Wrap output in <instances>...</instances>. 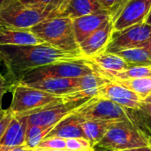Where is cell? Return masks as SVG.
I'll return each mask as SVG.
<instances>
[{"label": "cell", "instance_id": "25", "mask_svg": "<svg viewBox=\"0 0 151 151\" xmlns=\"http://www.w3.org/2000/svg\"><path fill=\"white\" fill-rule=\"evenodd\" d=\"M55 127V126L51 127H39L34 125H28L27 133H26V148L32 150L36 148L50 133V131Z\"/></svg>", "mask_w": 151, "mask_h": 151}, {"label": "cell", "instance_id": "13", "mask_svg": "<svg viewBox=\"0 0 151 151\" xmlns=\"http://www.w3.org/2000/svg\"><path fill=\"white\" fill-rule=\"evenodd\" d=\"M112 35V22H108L104 27L91 34L80 44V50L84 58H93L105 51Z\"/></svg>", "mask_w": 151, "mask_h": 151}, {"label": "cell", "instance_id": "2", "mask_svg": "<svg viewBox=\"0 0 151 151\" xmlns=\"http://www.w3.org/2000/svg\"><path fill=\"white\" fill-rule=\"evenodd\" d=\"M31 31L44 43L63 51L82 56L75 38L73 19L69 18L55 17L47 19L33 27Z\"/></svg>", "mask_w": 151, "mask_h": 151}, {"label": "cell", "instance_id": "6", "mask_svg": "<svg viewBox=\"0 0 151 151\" xmlns=\"http://www.w3.org/2000/svg\"><path fill=\"white\" fill-rule=\"evenodd\" d=\"M95 73L87 59L65 61L36 68L24 75L19 83H28L48 78H81Z\"/></svg>", "mask_w": 151, "mask_h": 151}, {"label": "cell", "instance_id": "31", "mask_svg": "<svg viewBox=\"0 0 151 151\" xmlns=\"http://www.w3.org/2000/svg\"><path fill=\"white\" fill-rule=\"evenodd\" d=\"M105 11H110L118 2V0H97Z\"/></svg>", "mask_w": 151, "mask_h": 151}, {"label": "cell", "instance_id": "26", "mask_svg": "<svg viewBox=\"0 0 151 151\" xmlns=\"http://www.w3.org/2000/svg\"><path fill=\"white\" fill-rule=\"evenodd\" d=\"M66 150L70 151H93V146L85 138H71L65 140Z\"/></svg>", "mask_w": 151, "mask_h": 151}, {"label": "cell", "instance_id": "19", "mask_svg": "<svg viewBox=\"0 0 151 151\" xmlns=\"http://www.w3.org/2000/svg\"><path fill=\"white\" fill-rule=\"evenodd\" d=\"M108 12L99 4L97 0H71L66 9L60 17L74 19L82 16Z\"/></svg>", "mask_w": 151, "mask_h": 151}, {"label": "cell", "instance_id": "40", "mask_svg": "<svg viewBox=\"0 0 151 151\" xmlns=\"http://www.w3.org/2000/svg\"><path fill=\"white\" fill-rule=\"evenodd\" d=\"M5 1H6V0H0V7H1L4 3H5Z\"/></svg>", "mask_w": 151, "mask_h": 151}, {"label": "cell", "instance_id": "4", "mask_svg": "<svg viewBox=\"0 0 151 151\" xmlns=\"http://www.w3.org/2000/svg\"><path fill=\"white\" fill-rule=\"evenodd\" d=\"M58 15L46 12L22 4L19 0H6L0 7V25L31 29L40 22Z\"/></svg>", "mask_w": 151, "mask_h": 151}, {"label": "cell", "instance_id": "42", "mask_svg": "<svg viewBox=\"0 0 151 151\" xmlns=\"http://www.w3.org/2000/svg\"><path fill=\"white\" fill-rule=\"evenodd\" d=\"M2 76H3V74H2V73H0V79H1V77H2Z\"/></svg>", "mask_w": 151, "mask_h": 151}, {"label": "cell", "instance_id": "10", "mask_svg": "<svg viewBox=\"0 0 151 151\" xmlns=\"http://www.w3.org/2000/svg\"><path fill=\"white\" fill-rule=\"evenodd\" d=\"M151 10V0H130L112 22V35L145 21Z\"/></svg>", "mask_w": 151, "mask_h": 151}, {"label": "cell", "instance_id": "7", "mask_svg": "<svg viewBox=\"0 0 151 151\" xmlns=\"http://www.w3.org/2000/svg\"><path fill=\"white\" fill-rule=\"evenodd\" d=\"M73 113L87 120L107 122L132 121L127 109L98 96L87 101Z\"/></svg>", "mask_w": 151, "mask_h": 151}, {"label": "cell", "instance_id": "30", "mask_svg": "<svg viewBox=\"0 0 151 151\" xmlns=\"http://www.w3.org/2000/svg\"><path fill=\"white\" fill-rule=\"evenodd\" d=\"M130 0H118L117 4L109 11L110 14H111V22L114 21V19L117 18V16L119 14V12H121V10L123 9V7L126 5L127 3H128Z\"/></svg>", "mask_w": 151, "mask_h": 151}, {"label": "cell", "instance_id": "27", "mask_svg": "<svg viewBox=\"0 0 151 151\" xmlns=\"http://www.w3.org/2000/svg\"><path fill=\"white\" fill-rule=\"evenodd\" d=\"M36 148L46 150H66V143L64 139L48 138L44 139Z\"/></svg>", "mask_w": 151, "mask_h": 151}, {"label": "cell", "instance_id": "18", "mask_svg": "<svg viewBox=\"0 0 151 151\" xmlns=\"http://www.w3.org/2000/svg\"><path fill=\"white\" fill-rule=\"evenodd\" d=\"M82 119L72 113L63 120H61L58 124L55 126V127L49 133L45 139L48 138H60L64 140L71 139V138H85V134L83 133L81 127Z\"/></svg>", "mask_w": 151, "mask_h": 151}, {"label": "cell", "instance_id": "3", "mask_svg": "<svg viewBox=\"0 0 151 151\" xmlns=\"http://www.w3.org/2000/svg\"><path fill=\"white\" fill-rule=\"evenodd\" d=\"M12 92V99L8 109L13 115L33 112L65 100L63 96L48 93L21 83H16Z\"/></svg>", "mask_w": 151, "mask_h": 151}, {"label": "cell", "instance_id": "33", "mask_svg": "<svg viewBox=\"0 0 151 151\" xmlns=\"http://www.w3.org/2000/svg\"><path fill=\"white\" fill-rule=\"evenodd\" d=\"M124 151H151V148L150 146H144V147H140V148H135V149H131V150H127Z\"/></svg>", "mask_w": 151, "mask_h": 151}, {"label": "cell", "instance_id": "14", "mask_svg": "<svg viewBox=\"0 0 151 151\" xmlns=\"http://www.w3.org/2000/svg\"><path fill=\"white\" fill-rule=\"evenodd\" d=\"M111 20L109 12L90 14L73 19V31L77 42L80 44L94 32L104 27Z\"/></svg>", "mask_w": 151, "mask_h": 151}, {"label": "cell", "instance_id": "24", "mask_svg": "<svg viewBox=\"0 0 151 151\" xmlns=\"http://www.w3.org/2000/svg\"><path fill=\"white\" fill-rule=\"evenodd\" d=\"M148 76H151V66H132L121 72L103 75L109 81H126Z\"/></svg>", "mask_w": 151, "mask_h": 151}, {"label": "cell", "instance_id": "32", "mask_svg": "<svg viewBox=\"0 0 151 151\" xmlns=\"http://www.w3.org/2000/svg\"><path fill=\"white\" fill-rule=\"evenodd\" d=\"M140 111L151 118V101H142Z\"/></svg>", "mask_w": 151, "mask_h": 151}, {"label": "cell", "instance_id": "20", "mask_svg": "<svg viewBox=\"0 0 151 151\" xmlns=\"http://www.w3.org/2000/svg\"><path fill=\"white\" fill-rule=\"evenodd\" d=\"M113 123L115 122L82 119L81 127L86 139L94 147L102 140V138L104 136V134Z\"/></svg>", "mask_w": 151, "mask_h": 151}, {"label": "cell", "instance_id": "8", "mask_svg": "<svg viewBox=\"0 0 151 151\" xmlns=\"http://www.w3.org/2000/svg\"><path fill=\"white\" fill-rule=\"evenodd\" d=\"M151 40V26L142 22L111 35L105 52L116 53L123 50L141 48Z\"/></svg>", "mask_w": 151, "mask_h": 151}, {"label": "cell", "instance_id": "39", "mask_svg": "<svg viewBox=\"0 0 151 151\" xmlns=\"http://www.w3.org/2000/svg\"><path fill=\"white\" fill-rule=\"evenodd\" d=\"M145 138H146V140H147V142H148L149 146L151 148V133L150 135H146V136H145Z\"/></svg>", "mask_w": 151, "mask_h": 151}, {"label": "cell", "instance_id": "9", "mask_svg": "<svg viewBox=\"0 0 151 151\" xmlns=\"http://www.w3.org/2000/svg\"><path fill=\"white\" fill-rule=\"evenodd\" d=\"M79 107L80 104L77 103L67 100L49 105L33 111L28 116V125L45 127L56 126Z\"/></svg>", "mask_w": 151, "mask_h": 151}, {"label": "cell", "instance_id": "11", "mask_svg": "<svg viewBox=\"0 0 151 151\" xmlns=\"http://www.w3.org/2000/svg\"><path fill=\"white\" fill-rule=\"evenodd\" d=\"M98 96L114 102L127 110L138 111L142 103V100L134 92L113 81L104 86L100 89Z\"/></svg>", "mask_w": 151, "mask_h": 151}, {"label": "cell", "instance_id": "37", "mask_svg": "<svg viewBox=\"0 0 151 151\" xmlns=\"http://www.w3.org/2000/svg\"><path fill=\"white\" fill-rule=\"evenodd\" d=\"M93 151H116V150H112L105 149V148H103V147L94 146V147H93Z\"/></svg>", "mask_w": 151, "mask_h": 151}, {"label": "cell", "instance_id": "12", "mask_svg": "<svg viewBox=\"0 0 151 151\" xmlns=\"http://www.w3.org/2000/svg\"><path fill=\"white\" fill-rule=\"evenodd\" d=\"M32 112L13 115L6 131L0 140V151H10L12 149L25 144L26 133L28 126V116Z\"/></svg>", "mask_w": 151, "mask_h": 151}, {"label": "cell", "instance_id": "15", "mask_svg": "<svg viewBox=\"0 0 151 151\" xmlns=\"http://www.w3.org/2000/svg\"><path fill=\"white\" fill-rule=\"evenodd\" d=\"M80 78H48L21 84L48 93L65 96L76 90Z\"/></svg>", "mask_w": 151, "mask_h": 151}, {"label": "cell", "instance_id": "17", "mask_svg": "<svg viewBox=\"0 0 151 151\" xmlns=\"http://www.w3.org/2000/svg\"><path fill=\"white\" fill-rule=\"evenodd\" d=\"M44 43L31 29H21L0 25V46L35 45Z\"/></svg>", "mask_w": 151, "mask_h": 151}, {"label": "cell", "instance_id": "35", "mask_svg": "<svg viewBox=\"0 0 151 151\" xmlns=\"http://www.w3.org/2000/svg\"><path fill=\"white\" fill-rule=\"evenodd\" d=\"M30 151H70L67 150H46V149H41V148H35L30 150Z\"/></svg>", "mask_w": 151, "mask_h": 151}, {"label": "cell", "instance_id": "5", "mask_svg": "<svg viewBox=\"0 0 151 151\" xmlns=\"http://www.w3.org/2000/svg\"><path fill=\"white\" fill-rule=\"evenodd\" d=\"M116 151L149 146L144 134L132 121L113 123L102 140L96 145Z\"/></svg>", "mask_w": 151, "mask_h": 151}, {"label": "cell", "instance_id": "29", "mask_svg": "<svg viewBox=\"0 0 151 151\" xmlns=\"http://www.w3.org/2000/svg\"><path fill=\"white\" fill-rule=\"evenodd\" d=\"M14 85L12 83H11L5 76H2L0 79V111L3 110L2 109V100H3V96L4 95L8 92V91H12V87Z\"/></svg>", "mask_w": 151, "mask_h": 151}, {"label": "cell", "instance_id": "22", "mask_svg": "<svg viewBox=\"0 0 151 151\" xmlns=\"http://www.w3.org/2000/svg\"><path fill=\"white\" fill-rule=\"evenodd\" d=\"M25 5L61 16L71 0H19Z\"/></svg>", "mask_w": 151, "mask_h": 151}, {"label": "cell", "instance_id": "23", "mask_svg": "<svg viewBox=\"0 0 151 151\" xmlns=\"http://www.w3.org/2000/svg\"><path fill=\"white\" fill-rule=\"evenodd\" d=\"M113 82H117L119 85L132 90L136 95H138L142 101L151 96V76L126 81H118Z\"/></svg>", "mask_w": 151, "mask_h": 151}, {"label": "cell", "instance_id": "16", "mask_svg": "<svg viewBox=\"0 0 151 151\" xmlns=\"http://www.w3.org/2000/svg\"><path fill=\"white\" fill-rule=\"evenodd\" d=\"M94 72L101 76L118 73L129 68V65L119 56L111 52H102L93 58H86Z\"/></svg>", "mask_w": 151, "mask_h": 151}, {"label": "cell", "instance_id": "28", "mask_svg": "<svg viewBox=\"0 0 151 151\" xmlns=\"http://www.w3.org/2000/svg\"><path fill=\"white\" fill-rule=\"evenodd\" d=\"M13 118V114L9 109H3L0 111V140L6 131L9 124Z\"/></svg>", "mask_w": 151, "mask_h": 151}, {"label": "cell", "instance_id": "1", "mask_svg": "<svg viewBox=\"0 0 151 151\" xmlns=\"http://www.w3.org/2000/svg\"><path fill=\"white\" fill-rule=\"evenodd\" d=\"M80 59L84 58L63 51L47 43L0 46V63L7 70L6 79L13 85L36 68L54 63Z\"/></svg>", "mask_w": 151, "mask_h": 151}, {"label": "cell", "instance_id": "36", "mask_svg": "<svg viewBox=\"0 0 151 151\" xmlns=\"http://www.w3.org/2000/svg\"><path fill=\"white\" fill-rule=\"evenodd\" d=\"M141 48H144V49H146V50H148V52L150 54V56H151V40L150 41H149L147 43H145L144 45H142V47H141Z\"/></svg>", "mask_w": 151, "mask_h": 151}, {"label": "cell", "instance_id": "38", "mask_svg": "<svg viewBox=\"0 0 151 151\" xmlns=\"http://www.w3.org/2000/svg\"><path fill=\"white\" fill-rule=\"evenodd\" d=\"M144 22L151 26V10H150V13L148 14V16H147V18H146V19H145V21H144Z\"/></svg>", "mask_w": 151, "mask_h": 151}, {"label": "cell", "instance_id": "34", "mask_svg": "<svg viewBox=\"0 0 151 151\" xmlns=\"http://www.w3.org/2000/svg\"><path fill=\"white\" fill-rule=\"evenodd\" d=\"M10 151H30V150L26 148L25 145H21V146H18V147H15V148L12 149Z\"/></svg>", "mask_w": 151, "mask_h": 151}, {"label": "cell", "instance_id": "41", "mask_svg": "<svg viewBox=\"0 0 151 151\" xmlns=\"http://www.w3.org/2000/svg\"><path fill=\"white\" fill-rule=\"evenodd\" d=\"M144 101H149V102H150V101H151V96H149L148 98H146V99H145Z\"/></svg>", "mask_w": 151, "mask_h": 151}, {"label": "cell", "instance_id": "21", "mask_svg": "<svg viewBox=\"0 0 151 151\" xmlns=\"http://www.w3.org/2000/svg\"><path fill=\"white\" fill-rule=\"evenodd\" d=\"M122 58L130 67L132 66H151V56L144 48H132L116 52Z\"/></svg>", "mask_w": 151, "mask_h": 151}]
</instances>
